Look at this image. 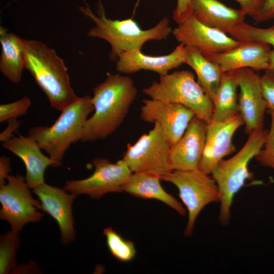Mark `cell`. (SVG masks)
Returning a JSON list of instances; mask_svg holds the SVG:
<instances>
[{
	"label": "cell",
	"mask_w": 274,
	"mask_h": 274,
	"mask_svg": "<svg viewBox=\"0 0 274 274\" xmlns=\"http://www.w3.org/2000/svg\"><path fill=\"white\" fill-rule=\"evenodd\" d=\"M93 93L94 112L85 122L82 142L103 140L116 131L128 114L138 89L130 77L107 73L105 81L93 88Z\"/></svg>",
	"instance_id": "6da1fadb"
},
{
	"label": "cell",
	"mask_w": 274,
	"mask_h": 274,
	"mask_svg": "<svg viewBox=\"0 0 274 274\" xmlns=\"http://www.w3.org/2000/svg\"><path fill=\"white\" fill-rule=\"evenodd\" d=\"M25 68L45 93L51 106L61 111L76 100L63 60L45 43L25 39Z\"/></svg>",
	"instance_id": "7a4b0ae2"
},
{
	"label": "cell",
	"mask_w": 274,
	"mask_h": 274,
	"mask_svg": "<svg viewBox=\"0 0 274 274\" xmlns=\"http://www.w3.org/2000/svg\"><path fill=\"white\" fill-rule=\"evenodd\" d=\"M94 111L91 96L85 95L62 110L51 126L39 125L31 128L27 136L35 140L53 161V167L60 166L70 145L80 138L89 114Z\"/></svg>",
	"instance_id": "3957f363"
},
{
	"label": "cell",
	"mask_w": 274,
	"mask_h": 274,
	"mask_svg": "<svg viewBox=\"0 0 274 274\" xmlns=\"http://www.w3.org/2000/svg\"><path fill=\"white\" fill-rule=\"evenodd\" d=\"M81 11L94 23L87 35L102 39L110 44L109 56L112 61H116L123 52L141 49L148 41L165 39L172 31L170 20L166 17L153 27L144 30L132 18L112 20L104 15L95 16L88 8L83 7Z\"/></svg>",
	"instance_id": "277c9868"
},
{
	"label": "cell",
	"mask_w": 274,
	"mask_h": 274,
	"mask_svg": "<svg viewBox=\"0 0 274 274\" xmlns=\"http://www.w3.org/2000/svg\"><path fill=\"white\" fill-rule=\"evenodd\" d=\"M267 134L263 129L249 134L247 142L239 152L228 159L221 160L211 175L220 195L219 221L223 226L227 225L230 222L233 198L246 181L251 178L249 163L262 148Z\"/></svg>",
	"instance_id": "5b68a950"
},
{
	"label": "cell",
	"mask_w": 274,
	"mask_h": 274,
	"mask_svg": "<svg viewBox=\"0 0 274 274\" xmlns=\"http://www.w3.org/2000/svg\"><path fill=\"white\" fill-rule=\"evenodd\" d=\"M143 92L151 99L183 105L207 123L212 119L213 102L189 70L160 75L158 81H153Z\"/></svg>",
	"instance_id": "8992f818"
},
{
	"label": "cell",
	"mask_w": 274,
	"mask_h": 274,
	"mask_svg": "<svg viewBox=\"0 0 274 274\" xmlns=\"http://www.w3.org/2000/svg\"><path fill=\"white\" fill-rule=\"evenodd\" d=\"M161 180L172 183L178 189L179 196L188 213L184 235L190 236L195 221L207 205L219 202L220 195L217 185L210 175L198 168L190 170H174L160 176Z\"/></svg>",
	"instance_id": "52a82bcc"
},
{
	"label": "cell",
	"mask_w": 274,
	"mask_h": 274,
	"mask_svg": "<svg viewBox=\"0 0 274 274\" xmlns=\"http://www.w3.org/2000/svg\"><path fill=\"white\" fill-rule=\"evenodd\" d=\"M7 181L0 186V218L11 230L20 232L26 224L42 219L41 202L33 198L22 175H10Z\"/></svg>",
	"instance_id": "ba28073f"
},
{
	"label": "cell",
	"mask_w": 274,
	"mask_h": 274,
	"mask_svg": "<svg viewBox=\"0 0 274 274\" xmlns=\"http://www.w3.org/2000/svg\"><path fill=\"white\" fill-rule=\"evenodd\" d=\"M170 147L162 126L155 122L147 133L134 144H128L122 159L132 173H150L160 177L170 171L168 162Z\"/></svg>",
	"instance_id": "9c48e42d"
},
{
	"label": "cell",
	"mask_w": 274,
	"mask_h": 274,
	"mask_svg": "<svg viewBox=\"0 0 274 274\" xmlns=\"http://www.w3.org/2000/svg\"><path fill=\"white\" fill-rule=\"evenodd\" d=\"M94 172L89 177L65 182L64 188L77 195H88L98 199L108 193L121 192L122 187L132 172L121 159L113 163L105 158L92 160Z\"/></svg>",
	"instance_id": "30bf717a"
},
{
	"label": "cell",
	"mask_w": 274,
	"mask_h": 274,
	"mask_svg": "<svg viewBox=\"0 0 274 274\" xmlns=\"http://www.w3.org/2000/svg\"><path fill=\"white\" fill-rule=\"evenodd\" d=\"M172 33L180 43L203 56L227 51L241 42L227 33L204 25L193 14L178 24Z\"/></svg>",
	"instance_id": "8fae6325"
},
{
	"label": "cell",
	"mask_w": 274,
	"mask_h": 274,
	"mask_svg": "<svg viewBox=\"0 0 274 274\" xmlns=\"http://www.w3.org/2000/svg\"><path fill=\"white\" fill-rule=\"evenodd\" d=\"M140 118L148 123L158 122L170 147L182 138L195 116L194 112L183 105L153 99H144Z\"/></svg>",
	"instance_id": "7c38bea8"
},
{
	"label": "cell",
	"mask_w": 274,
	"mask_h": 274,
	"mask_svg": "<svg viewBox=\"0 0 274 274\" xmlns=\"http://www.w3.org/2000/svg\"><path fill=\"white\" fill-rule=\"evenodd\" d=\"M243 124L244 121L240 114L225 121L211 120L207 125L204 148L197 168L211 175L224 157L234 152L233 135Z\"/></svg>",
	"instance_id": "4fadbf2b"
},
{
	"label": "cell",
	"mask_w": 274,
	"mask_h": 274,
	"mask_svg": "<svg viewBox=\"0 0 274 274\" xmlns=\"http://www.w3.org/2000/svg\"><path fill=\"white\" fill-rule=\"evenodd\" d=\"M238 74L239 114L245 124L246 132L250 134L263 129L266 105L262 93L260 77L255 70L243 68L238 70Z\"/></svg>",
	"instance_id": "5bb4252c"
},
{
	"label": "cell",
	"mask_w": 274,
	"mask_h": 274,
	"mask_svg": "<svg viewBox=\"0 0 274 274\" xmlns=\"http://www.w3.org/2000/svg\"><path fill=\"white\" fill-rule=\"evenodd\" d=\"M39 197L42 210L51 216L58 223L62 244H68L75 238L72 204L77 195L68 193L63 188L45 183L33 189Z\"/></svg>",
	"instance_id": "9a60e30c"
},
{
	"label": "cell",
	"mask_w": 274,
	"mask_h": 274,
	"mask_svg": "<svg viewBox=\"0 0 274 274\" xmlns=\"http://www.w3.org/2000/svg\"><path fill=\"white\" fill-rule=\"evenodd\" d=\"M208 123L195 116L180 140L170 147L169 167L170 171L197 169L206 142Z\"/></svg>",
	"instance_id": "2e32d148"
},
{
	"label": "cell",
	"mask_w": 274,
	"mask_h": 274,
	"mask_svg": "<svg viewBox=\"0 0 274 274\" xmlns=\"http://www.w3.org/2000/svg\"><path fill=\"white\" fill-rule=\"evenodd\" d=\"M271 51L268 44L245 42L227 51L204 56L218 64L223 72L246 67L266 70Z\"/></svg>",
	"instance_id": "e0dca14e"
},
{
	"label": "cell",
	"mask_w": 274,
	"mask_h": 274,
	"mask_svg": "<svg viewBox=\"0 0 274 274\" xmlns=\"http://www.w3.org/2000/svg\"><path fill=\"white\" fill-rule=\"evenodd\" d=\"M186 46H177L169 54L162 56L144 54L141 49H135L122 53L116 60V68L120 73L130 74L140 70L155 72L159 76L165 75L184 63Z\"/></svg>",
	"instance_id": "ac0fdd59"
},
{
	"label": "cell",
	"mask_w": 274,
	"mask_h": 274,
	"mask_svg": "<svg viewBox=\"0 0 274 274\" xmlns=\"http://www.w3.org/2000/svg\"><path fill=\"white\" fill-rule=\"evenodd\" d=\"M2 146L17 155L23 161L26 168L25 181L29 188L45 183L44 172L48 166H53L52 159L41 152L37 142L20 133L18 136L3 142Z\"/></svg>",
	"instance_id": "d6986e66"
},
{
	"label": "cell",
	"mask_w": 274,
	"mask_h": 274,
	"mask_svg": "<svg viewBox=\"0 0 274 274\" xmlns=\"http://www.w3.org/2000/svg\"><path fill=\"white\" fill-rule=\"evenodd\" d=\"M192 13L202 23L228 32L244 22L245 15L239 9L227 6L218 0H190Z\"/></svg>",
	"instance_id": "ffe728a7"
},
{
	"label": "cell",
	"mask_w": 274,
	"mask_h": 274,
	"mask_svg": "<svg viewBox=\"0 0 274 274\" xmlns=\"http://www.w3.org/2000/svg\"><path fill=\"white\" fill-rule=\"evenodd\" d=\"M160 180V176L154 174L132 173L124 183L122 190L136 197L160 201L180 215L185 216L186 209L176 197L163 189Z\"/></svg>",
	"instance_id": "44dd1931"
},
{
	"label": "cell",
	"mask_w": 274,
	"mask_h": 274,
	"mask_svg": "<svg viewBox=\"0 0 274 274\" xmlns=\"http://www.w3.org/2000/svg\"><path fill=\"white\" fill-rule=\"evenodd\" d=\"M0 43V71L11 82L18 83L25 68V39L1 26Z\"/></svg>",
	"instance_id": "7402d4cb"
},
{
	"label": "cell",
	"mask_w": 274,
	"mask_h": 274,
	"mask_svg": "<svg viewBox=\"0 0 274 274\" xmlns=\"http://www.w3.org/2000/svg\"><path fill=\"white\" fill-rule=\"evenodd\" d=\"M238 85V70L224 72L213 100L212 120L225 121L239 114L237 99Z\"/></svg>",
	"instance_id": "603a6c76"
},
{
	"label": "cell",
	"mask_w": 274,
	"mask_h": 274,
	"mask_svg": "<svg viewBox=\"0 0 274 274\" xmlns=\"http://www.w3.org/2000/svg\"><path fill=\"white\" fill-rule=\"evenodd\" d=\"M186 48L184 63L194 71L198 83L213 102L224 72L217 63L192 48Z\"/></svg>",
	"instance_id": "cb8c5ba5"
},
{
	"label": "cell",
	"mask_w": 274,
	"mask_h": 274,
	"mask_svg": "<svg viewBox=\"0 0 274 274\" xmlns=\"http://www.w3.org/2000/svg\"><path fill=\"white\" fill-rule=\"evenodd\" d=\"M20 245L19 232L11 230L0 238V273H18L19 267L16 258Z\"/></svg>",
	"instance_id": "d4e9b609"
},
{
	"label": "cell",
	"mask_w": 274,
	"mask_h": 274,
	"mask_svg": "<svg viewBox=\"0 0 274 274\" xmlns=\"http://www.w3.org/2000/svg\"><path fill=\"white\" fill-rule=\"evenodd\" d=\"M228 34L239 42L264 43L274 47V25L260 28L244 22L232 28Z\"/></svg>",
	"instance_id": "484cf974"
},
{
	"label": "cell",
	"mask_w": 274,
	"mask_h": 274,
	"mask_svg": "<svg viewBox=\"0 0 274 274\" xmlns=\"http://www.w3.org/2000/svg\"><path fill=\"white\" fill-rule=\"evenodd\" d=\"M103 234L109 250L116 259L122 262H128L133 259L136 249L133 242L124 238L112 227L105 228Z\"/></svg>",
	"instance_id": "4316f807"
},
{
	"label": "cell",
	"mask_w": 274,
	"mask_h": 274,
	"mask_svg": "<svg viewBox=\"0 0 274 274\" xmlns=\"http://www.w3.org/2000/svg\"><path fill=\"white\" fill-rule=\"evenodd\" d=\"M271 116V125L264 145L255 158L263 166L274 169V110H267Z\"/></svg>",
	"instance_id": "83f0119b"
},
{
	"label": "cell",
	"mask_w": 274,
	"mask_h": 274,
	"mask_svg": "<svg viewBox=\"0 0 274 274\" xmlns=\"http://www.w3.org/2000/svg\"><path fill=\"white\" fill-rule=\"evenodd\" d=\"M31 105L28 96H24L13 102L0 105V122L8 121L26 114Z\"/></svg>",
	"instance_id": "f1b7e54d"
},
{
	"label": "cell",
	"mask_w": 274,
	"mask_h": 274,
	"mask_svg": "<svg viewBox=\"0 0 274 274\" xmlns=\"http://www.w3.org/2000/svg\"><path fill=\"white\" fill-rule=\"evenodd\" d=\"M260 77V84L263 97L267 110H274V73L265 70Z\"/></svg>",
	"instance_id": "f546056e"
},
{
	"label": "cell",
	"mask_w": 274,
	"mask_h": 274,
	"mask_svg": "<svg viewBox=\"0 0 274 274\" xmlns=\"http://www.w3.org/2000/svg\"><path fill=\"white\" fill-rule=\"evenodd\" d=\"M240 5V10L245 16L252 18L256 17L260 12L266 0H235Z\"/></svg>",
	"instance_id": "4dcf8cb0"
},
{
	"label": "cell",
	"mask_w": 274,
	"mask_h": 274,
	"mask_svg": "<svg viewBox=\"0 0 274 274\" xmlns=\"http://www.w3.org/2000/svg\"><path fill=\"white\" fill-rule=\"evenodd\" d=\"M191 14L190 0H177V6L173 14V19L177 24Z\"/></svg>",
	"instance_id": "1f68e13d"
},
{
	"label": "cell",
	"mask_w": 274,
	"mask_h": 274,
	"mask_svg": "<svg viewBox=\"0 0 274 274\" xmlns=\"http://www.w3.org/2000/svg\"><path fill=\"white\" fill-rule=\"evenodd\" d=\"M274 19V0H266L259 13L253 19L257 23Z\"/></svg>",
	"instance_id": "d6a6232c"
},
{
	"label": "cell",
	"mask_w": 274,
	"mask_h": 274,
	"mask_svg": "<svg viewBox=\"0 0 274 274\" xmlns=\"http://www.w3.org/2000/svg\"><path fill=\"white\" fill-rule=\"evenodd\" d=\"M7 127L0 133V141L5 142L14 137L13 133L20 125L21 121L17 119H13L9 120Z\"/></svg>",
	"instance_id": "836d02e7"
},
{
	"label": "cell",
	"mask_w": 274,
	"mask_h": 274,
	"mask_svg": "<svg viewBox=\"0 0 274 274\" xmlns=\"http://www.w3.org/2000/svg\"><path fill=\"white\" fill-rule=\"evenodd\" d=\"M11 161L9 157L2 155L0 157V186L6 183V181L11 170Z\"/></svg>",
	"instance_id": "e575fe53"
},
{
	"label": "cell",
	"mask_w": 274,
	"mask_h": 274,
	"mask_svg": "<svg viewBox=\"0 0 274 274\" xmlns=\"http://www.w3.org/2000/svg\"><path fill=\"white\" fill-rule=\"evenodd\" d=\"M274 73V49L270 52L267 69Z\"/></svg>",
	"instance_id": "d590c367"
}]
</instances>
